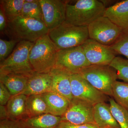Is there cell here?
Returning <instances> with one entry per match:
<instances>
[{
	"label": "cell",
	"mask_w": 128,
	"mask_h": 128,
	"mask_svg": "<svg viewBox=\"0 0 128 128\" xmlns=\"http://www.w3.org/2000/svg\"><path fill=\"white\" fill-rule=\"evenodd\" d=\"M106 8L102 1L79 0L74 4L66 3V22L72 25L88 26L104 16Z\"/></svg>",
	"instance_id": "6da1fadb"
},
{
	"label": "cell",
	"mask_w": 128,
	"mask_h": 128,
	"mask_svg": "<svg viewBox=\"0 0 128 128\" xmlns=\"http://www.w3.org/2000/svg\"><path fill=\"white\" fill-rule=\"evenodd\" d=\"M58 50L48 34L40 37L34 43L29 54L34 70L39 73H50L55 68Z\"/></svg>",
	"instance_id": "7a4b0ae2"
},
{
	"label": "cell",
	"mask_w": 128,
	"mask_h": 128,
	"mask_svg": "<svg viewBox=\"0 0 128 128\" xmlns=\"http://www.w3.org/2000/svg\"><path fill=\"white\" fill-rule=\"evenodd\" d=\"M34 42L21 41L12 54L0 62V74L20 75L29 77L34 72L29 60V54Z\"/></svg>",
	"instance_id": "3957f363"
},
{
	"label": "cell",
	"mask_w": 128,
	"mask_h": 128,
	"mask_svg": "<svg viewBox=\"0 0 128 128\" xmlns=\"http://www.w3.org/2000/svg\"><path fill=\"white\" fill-rule=\"evenodd\" d=\"M5 30L12 39L32 42L49 32L44 22L21 16L7 22Z\"/></svg>",
	"instance_id": "277c9868"
},
{
	"label": "cell",
	"mask_w": 128,
	"mask_h": 128,
	"mask_svg": "<svg viewBox=\"0 0 128 128\" xmlns=\"http://www.w3.org/2000/svg\"><path fill=\"white\" fill-rule=\"evenodd\" d=\"M48 34L58 50L82 46L89 38L88 26H75L66 21Z\"/></svg>",
	"instance_id": "5b68a950"
},
{
	"label": "cell",
	"mask_w": 128,
	"mask_h": 128,
	"mask_svg": "<svg viewBox=\"0 0 128 128\" xmlns=\"http://www.w3.org/2000/svg\"><path fill=\"white\" fill-rule=\"evenodd\" d=\"M79 74L96 89L113 97V86L118 77L116 70L110 66L91 65Z\"/></svg>",
	"instance_id": "8992f818"
},
{
	"label": "cell",
	"mask_w": 128,
	"mask_h": 128,
	"mask_svg": "<svg viewBox=\"0 0 128 128\" xmlns=\"http://www.w3.org/2000/svg\"><path fill=\"white\" fill-rule=\"evenodd\" d=\"M88 28L89 38L108 46L114 43L123 32L121 28L104 16L92 22Z\"/></svg>",
	"instance_id": "52a82bcc"
},
{
	"label": "cell",
	"mask_w": 128,
	"mask_h": 128,
	"mask_svg": "<svg viewBox=\"0 0 128 128\" xmlns=\"http://www.w3.org/2000/svg\"><path fill=\"white\" fill-rule=\"evenodd\" d=\"M90 64L85 55L82 46L58 50L55 67L62 69L70 74H79Z\"/></svg>",
	"instance_id": "ba28073f"
},
{
	"label": "cell",
	"mask_w": 128,
	"mask_h": 128,
	"mask_svg": "<svg viewBox=\"0 0 128 128\" xmlns=\"http://www.w3.org/2000/svg\"><path fill=\"white\" fill-rule=\"evenodd\" d=\"M71 92L74 98L95 105L109 100L108 96L96 89L80 74H70Z\"/></svg>",
	"instance_id": "9c48e42d"
},
{
	"label": "cell",
	"mask_w": 128,
	"mask_h": 128,
	"mask_svg": "<svg viewBox=\"0 0 128 128\" xmlns=\"http://www.w3.org/2000/svg\"><path fill=\"white\" fill-rule=\"evenodd\" d=\"M94 105L83 100L74 98L64 114L62 121L76 125L95 124L94 119Z\"/></svg>",
	"instance_id": "30bf717a"
},
{
	"label": "cell",
	"mask_w": 128,
	"mask_h": 128,
	"mask_svg": "<svg viewBox=\"0 0 128 128\" xmlns=\"http://www.w3.org/2000/svg\"><path fill=\"white\" fill-rule=\"evenodd\" d=\"M82 46L91 65H109L117 54L110 46L103 45L90 38Z\"/></svg>",
	"instance_id": "8fae6325"
},
{
	"label": "cell",
	"mask_w": 128,
	"mask_h": 128,
	"mask_svg": "<svg viewBox=\"0 0 128 128\" xmlns=\"http://www.w3.org/2000/svg\"><path fill=\"white\" fill-rule=\"evenodd\" d=\"M44 22L49 30L64 23L66 19V2L60 0H39Z\"/></svg>",
	"instance_id": "7c38bea8"
},
{
	"label": "cell",
	"mask_w": 128,
	"mask_h": 128,
	"mask_svg": "<svg viewBox=\"0 0 128 128\" xmlns=\"http://www.w3.org/2000/svg\"><path fill=\"white\" fill-rule=\"evenodd\" d=\"M52 77L51 73L34 72L28 77L26 87L22 94L27 96L41 95L52 92Z\"/></svg>",
	"instance_id": "4fadbf2b"
},
{
	"label": "cell",
	"mask_w": 128,
	"mask_h": 128,
	"mask_svg": "<svg viewBox=\"0 0 128 128\" xmlns=\"http://www.w3.org/2000/svg\"><path fill=\"white\" fill-rule=\"evenodd\" d=\"M52 77V92L64 96L71 101L72 94L70 74L62 69L55 67L50 72Z\"/></svg>",
	"instance_id": "5bb4252c"
},
{
	"label": "cell",
	"mask_w": 128,
	"mask_h": 128,
	"mask_svg": "<svg viewBox=\"0 0 128 128\" xmlns=\"http://www.w3.org/2000/svg\"><path fill=\"white\" fill-rule=\"evenodd\" d=\"M104 16L109 18L123 32H128V0L121 1L106 8Z\"/></svg>",
	"instance_id": "9a60e30c"
},
{
	"label": "cell",
	"mask_w": 128,
	"mask_h": 128,
	"mask_svg": "<svg viewBox=\"0 0 128 128\" xmlns=\"http://www.w3.org/2000/svg\"><path fill=\"white\" fill-rule=\"evenodd\" d=\"M94 119L99 128H121L112 114L110 105L105 102L94 105Z\"/></svg>",
	"instance_id": "2e32d148"
},
{
	"label": "cell",
	"mask_w": 128,
	"mask_h": 128,
	"mask_svg": "<svg viewBox=\"0 0 128 128\" xmlns=\"http://www.w3.org/2000/svg\"><path fill=\"white\" fill-rule=\"evenodd\" d=\"M45 100L49 113L58 116H62L66 112L70 101L64 96L53 92L41 94Z\"/></svg>",
	"instance_id": "e0dca14e"
},
{
	"label": "cell",
	"mask_w": 128,
	"mask_h": 128,
	"mask_svg": "<svg viewBox=\"0 0 128 128\" xmlns=\"http://www.w3.org/2000/svg\"><path fill=\"white\" fill-rule=\"evenodd\" d=\"M20 121L26 128H56L62 120L60 116L48 113Z\"/></svg>",
	"instance_id": "ac0fdd59"
},
{
	"label": "cell",
	"mask_w": 128,
	"mask_h": 128,
	"mask_svg": "<svg viewBox=\"0 0 128 128\" xmlns=\"http://www.w3.org/2000/svg\"><path fill=\"white\" fill-rule=\"evenodd\" d=\"M27 96L23 94L12 96L6 105L9 119L20 121L27 118Z\"/></svg>",
	"instance_id": "d6986e66"
},
{
	"label": "cell",
	"mask_w": 128,
	"mask_h": 128,
	"mask_svg": "<svg viewBox=\"0 0 128 128\" xmlns=\"http://www.w3.org/2000/svg\"><path fill=\"white\" fill-rule=\"evenodd\" d=\"M28 79V76L20 75L0 74V82L6 87L12 96L22 94L26 87Z\"/></svg>",
	"instance_id": "ffe728a7"
},
{
	"label": "cell",
	"mask_w": 128,
	"mask_h": 128,
	"mask_svg": "<svg viewBox=\"0 0 128 128\" xmlns=\"http://www.w3.org/2000/svg\"><path fill=\"white\" fill-rule=\"evenodd\" d=\"M26 108L27 118L49 113L48 105L41 94L27 96Z\"/></svg>",
	"instance_id": "44dd1931"
},
{
	"label": "cell",
	"mask_w": 128,
	"mask_h": 128,
	"mask_svg": "<svg viewBox=\"0 0 128 128\" xmlns=\"http://www.w3.org/2000/svg\"><path fill=\"white\" fill-rule=\"evenodd\" d=\"M25 0H2V9L7 22L14 20L21 16Z\"/></svg>",
	"instance_id": "7402d4cb"
},
{
	"label": "cell",
	"mask_w": 128,
	"mask_h": 128,
	"mask_svg": "<svg viewBox=\"0 0 128 128\" xmlns=\"http://www.w3.org/2000/svg\"><path fill=\"white\" fill-rule=\"evenodd\" d=\"M112 92L116 102L128 110V83L115 82L113 86Z\"/></svg>",
	"instance_id": "603a6c76"
},
{
	"label": "cell",
	"mask_w": 128,
	"mask_h": 128,
	"mask_svg": "<svg viewBox=\"0 0 128 128\" xmlns=\"http://www.w3.org/2000/svg\"><path fill=\"white\" fill-rule=\"evenodd\" d=\"M21 16L44 22L42 10L39 0H34L31 2L25 0Z\"/></svg>",
	"instance_id": "cb8c5ba5"
},
{
	"label": "cell",
	"mask_w": 128,
	"mask_h": 128,
	"mask_svg": "<svg viewBox=\"0 0 128 128\" xmlns=\"http://www.w3.org/2000/svg\"><path fill=\"white\" fill-rule=\"evenodd\" d=\"M109 101L111 112L121 128H128V110L118 104L113 98H110Z\"/></svg>",
	"instance_id": "d4e9b609"
},
{
	"label": "cell",
	"mask_w": 128,
	"mask_h": 128,
	"mask_svg": "<svg viewBox=\"0 0 128 128\" xmlns=\"http://www.w3.org/2000/svg\"><path fill=\"white\" fill-rule=\"evenodd\" d=\"M109 66L116 70L118 79L128 83V60L116 56Z\"/></svg>",
	"instance_id": "484cf974"
},
{
	"label": "cell",
	"mask_w": 128,
	"mask_h": 128,
	"mask_svg": "<svg viewBox=\"0 0 128 128\" xmlns=\"http://www.w3.org/2000/svg\"><path fill=\"white\" fill-rule=\"evenodd\" d=\"M110 47L117 54L125 56L128 60V32H123L119 38Z\"/></svg>",
	"instance_id": "4316f807"
},
{
	"label": "cell",
	"mask_w": 128,
	"mask_h": 128,
	"mask_svg": "<svg viewBox=\"0 0 128 128\" xmlns=\"http://www.w3.org/2000/svg\"><path fill=\"white\" fill-rule=\"evenodd\" d=\"M20 41L12 39L9 41L0 39V61L2 62L9 56Z\"/></svg>",
	"instance_id": "83f0119b"
},
{
	"label": "cell",
	"mask_w": 128,
	"mask_h": 128,
	"mask_svg": "<svg viewBox=\"0 0 128 128\" xmlns=\"http://www.w3.org/2000/svg\"><path fill=\"white\" fill-rule=\"evenodd\" d=\"M12 96L6 87L0 82V105H6Z\"/></svg>",
	"instance_id": "f1b7e54d"
},
{
	"label": "cell",
	"mask_w": 128,
	"mask_h": 128,
	"mask_svg": "<svg viewBox=\"0 0 128 128\" xmlns=\"http://www.w3.org/2000/svg\"><path fill=\"white\" fill-rule=\"evenodd\" d=\"M56 128H99L96 124L76 125L66 121H62Z\"/></svg>",
	"instance_id": "f546056e"
},
{
	"label": "cell",
	"mask_w": 128,
	"mask_h": 128,
	"mask_svg": "<svg viewBox=\"0 0 128 128\" xmlns=\"http://www.w3.org/2000/svg\"><path fill=\"white\" fill-rule=\"evenodd\" d=\"M0 128H26L20 121L5 120L0 121Z\"/></svg>",
	"instance_id": "4dcf8cb0"
},
{
	"label": "cell",
	"mask_w": 128,
	"mask_h": 128,
	"mask_svg": "<svg viewBox=\"0 0 128 128\" xmlns=\"http://www.w3.org/2000/svg\"><path fill=\"white\" fill-rule=\"evenodd\" d=\"M7 22L4 14L0 8V32L4 31L7 26Z\"/></svg>",
	"instance_id": "1f68e13d"
},
{
	"label": "cell",
	"mask_w": 128,
	"mask_h": 128,
	"mask_svg": "<svg viewBox=\"0 0 128 128\" xmlns=\"http://www.w3.org/2000/svg\"><path fill=\"white\" fill-rule=\"evenodd\" d=\"M9 119V114L6 105H0V120H1Z\"/></svg>",
	"instance_id": "d6a6232c"
}]
</instances>
